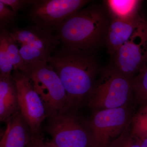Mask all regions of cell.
Wrapping results in <instances>:
<instances>
[{
	"label": "cell",
	"mask_w": 147,
	"mask_h": 147,
	"mask_svg": "<svg viewBox=\"0 0 147 147\" xmlns=\"http://www.w3.org/2000/svg\"><path fill=\"white\" fill-rule=\"evenodd\" d=\"M5 77H6V76H3L2 75H0V82H1V80L3 79Z\"/></svg>",
	"instance_id": "484cf974"
},
{
	"label": "cell",
	"mask_w": 147,
	"mask_h": 147,
	"mask_svg": "<svg viewBox=\"0 0 147 147\" xmlns=\"http://www.w3.org/2000/svg\"><path fill=\"white\" fill-rule=\"evenodd\" d=\"M130 128L131 134L140 140L147 139V103L141 105L132 116Z\"/></svg>",
	"instance_id": "2e32d148"
},
{
	"label": "cell",
	"mask_w": 147,
	"mask_h": 147,
	"mask_svg": "<svg viewBox=\"0 0 147 147\" xmlns=\"http://www.w3.org/2000/svg\"><path fill=\"white\" fill-rule=\"evenodd\" d=\"M141 140V147H147V139Z\"/></svg>",
	"instance_id": "cb8c5ba5"
},
{
	"label": "cell",
	"mask_w": 147,
	"mask_h": 147,
	"mask_svg": "<svg viewBox=\"0 0 147 147\" xmlns=\"http://www.w3.org/2000/svg\"><path fill=\"white\" fill-rule=\"evenodd\" d=\"M110 19L128 20L138 16L140 1L135 0H109L106 1Z\"/></svg>",
	"instance_id": "5bb4252c"
},
{
	"label": "cell",
	"mask_w": 147,
	"mask_h": 147,
	"mask_svg": "<svg viewBox=\"0 0 147 147\" xmlns=\"http://www.w3.org/2000/svg\"><path fill=\"white\" fill-rule=\"evenodd\" d=\"M132 80L112 66L104 69L89 94L88 106L96 110L129 106L133 99Z\"/></svg>",
	"instance_id": "3957f363"
},
{
	"label": "cell",
	"mask_w": 147,
	"mask_h": 147,
	"mask_svg": "<svg viewBox=\"0 0 147 147\" xmlns=\"http://www.w3.org/2000/svg\"><path fill=\"white\" fill-rule=\"evenodd\" d=\"M28 76L46 109L47 117L64 110L67 96L59 77L48 62L26 64L20 70Z\"/></svg>",
	"instance_id": "277c9868"
},
{
	"label": "cell",
	"mask_w": 147,
	"mask_h": 147,
	"mask_svg": "<svg viewBox=\"0 0 147 147\" xmlns=\"http://www.w3.org/2000/svg\"><path fill=\"white\" fill-rule=\"evenodd\" d=\"M17 90L12 75L0 82V122L7 123L19 112Z\"/></svg>",
	"instance_id": "4fadbf2b"
},
{
	"label": "cell",
	"mask_w": 147,
	"mask_h": 147,
	"mask_svg": "<svg viewBox=\"0 0 147 147\" xmlns=\"http://www.w3.org/2000/svg\"><path fill=\"white\" fill-rule=\"evenodd\" d=\"M1 1L6 6L10 7L12 10L15 13L26 6L31 5L33 2V1L22 0H1Z\"/></svg>",
	"instance_id": "ffe728a7"
},
{
	"label": "cell",
	"mask_w": 147,
	"mask_h": 147,
	"mask_svg": "<svg viewBox=\"0 0 147 147\" xmlns=\"http://www.w3.org/2000/svg\"><path fill=\"white\" fill-rule=\"evenodd\" d=\"M14 70L9 59L6 49L4 32L0 33V75L7 76L11 75Z\"/></svg>",
	"instance_id": "d6986e66"
},
{
	"label": "cell",
	"mask_w": 147,
	"mask_h": 147,
	"mask_svg": "<svg viewBox=\"0 0 147 147\" xmlns=\"http://www.w3.org/2000/svg\"><path fill=\"white\" fill-rule=\"evenodd\" d=\"M129 106L96 110L88 123L90 147H107L119 137L132 117Z\"/></svg>",
	"instance_id": "52a82bcc"
},
{
	"label": "cell",
	"mask_w": 147,
	"mask_h": 147,
	"mask_svg": "<svg viewBox=\"0 0 147 147\" xmlns=\"http://www.w3.org/2000/svg\"><path fill=\"white\" fill-rule=\"evenodd\" d=\"M4 37L7 53L13 69L14 70H21L25 64L20 55L18 46L10 34L4 32Z\"/></svg>",
	"instance_id": "e0dca14e"
},
{
	"label": "cell",
	"mask_w": 147,
	"mask_h": 147,
	"mask_svg": "<svg viewBox=\"0 0 147 147\" xmlns=\"http://www.w3.org/2000/svg\"><path fill=\"white\" fill-rule=\"evenodd\" d=\"M132 96L136 105L147 103V61L139 73L132 79Z\"/></svg>",
	"instance_id": "9a60e30c"
},
{
	"label": "cell",
	"mask_w": 147,
	"mask_h": 147,
	"mask_svg": "<svg viewBox=\"0 0 147 147\" xmlns=\"http://www.w3.org/2000/svg\"><path fill=\"white\" fill-rule=\"evenodd\" d=\"M59 77L67 96L65 109L80 108L92 88L98 64L90 53L63 47L58 49L48 61Z\"/></svg>",
	"instance_id": "6da1fadb"
},
{
	"label": "cell",
	"mask_w": 147,
	"mask_h": 147,
	"mask_svg": "<svg viewBox=\"0 0 147 147\" xmlns=\"http://www.w3.org/2000/svg\"><path fill=\"white\" fill-rule=\"evenodd\" d=\"M42 147H56L54 145L51 143L50 142H43V144H42Z\"/></svg>",
	"instance_id": "603a6c76"
},
{
	"label": "cell",
	"mask_w": 147,
	"mask_h": 147,
	"mask_svg": "<svg viewBox=\"0 0 147 147\" xmlns=\"http://www.w3.org/2000/svg\"><path fill=\"white\" fill-rule=\"evenodd\" d=\"M130 122L131 121L121 134L107 147H141V140L131 134Z\"/></svg>",
	"instance_id": "ac0fdd59"
},
{
	"label": "cell",
	"mask_w": 147,
	"mask_h": 147,
	"mask_svg": "<svg viewBox=\"0 0 147 147\" xmlns=\"http://www.w3.org/2000/svg\"><path fill=\"white\" fill-rule=\"evenodd\" d=\"M16 13L7 8L0 0V21L9 20L14 17Z\"/></svg>",
	"instance_id": "44dd1931"
},
{
	"label": "cell",
	"mask_w": 147,
	"mask_h": 147,
	"mask_svg": "<svg viewBox=\"0 0 147 147\" xmlns=\"http://www.w3.org/2000/svg\"><path fill=\"white\" fill-rule=\"evenodd\" d=\"M68 110L47 116V130L56 147H90L88 123Z\"/></svg>",
	"instance_id": "5b68a950"
},
{
	"label": "cell",
	"mask_w": 147,
	"mask_h": 147,
	"mask_svg": "<svg viewBox=\"0 0 147 147\" xmlns=\"http://www.w3.org/2000/svg\"><path fill=\"white\" fill-rule=\"evenodd\" d=\"M0 147H26L34 137L20 111L6 123Z\"/></svg>",
	"instance_id": "7c38bea8"
},
{
	"label": "cell",
	"mask_w": 147,
	"mask_h": 147,
	"mask_svg": "<svg viewBox=\"0 0 147 147\" xmlns=\"http://www.w3.org/2000/svg\"><path fill=\"white\" fill-rule=\"evenodd\" d=\"M19 110L34 136L39 135L40 128L47 118L45 105L26 75L20 70H14Z\"/></svg>",
	"instance_id": "9c48e42d"
},
{
	"label": "cell",
	"mask_w": 147,
	"mask_h": 147,
	"mask_svg": "<svg viewBox=\"0 0 147 147\" xmlns=\"http://www.w3.org/2000/svg\"><path fill=\"white\" fill-rule=\"evenodd\" d=\"M4 131H3L2 129H0V141H1V139L2 137Z\"/></svg>",
	"instance_id": "d4e9b609"
},
{
	"label": "cell",
	"mask_w": 147,
	"mask_h": 147,
	"mask_svg": "<svg viewBox=\"0 0 147 147\" xmlns=\"http://www.w3.org/2000/svg\"><path fill=\"white\" fill-rule=\"evenodd\" d=\"M43 142L42 136L39 134L33 137L26 147H42Z\"/></svg>",
	"instance_id": "7402d4cb"
},
{
	"label": "cell",
	"mask_w": 147,
	"mask_h": 147,
	"mask_svg": "<svg viewBox=\"0 0 147 147\" xmlns=\"http://www.w3.org/2000/svg\"><path fill=\"white\" fill-rule=\"evenodd\" d=\"M145 24L139 15L128 20L110 19L105 43L109 55L112 56Z\"/></svg>",
	"instance_id": "8fae6325"
},
{
	"label": "cell",
	"mask_w": 147,
	"mask_h": 147,
	"mask_svg": "<svg viewBox=\"0 0 147 147\" xmlns=\"http://www.w3.org/2000/svg\"><path fill=\"white\" fill-rule=\"evenodd\" d=\"M111 57V66L127 78L133 79L147 61L146 24L140 27Z\"/></svg>",
	"instance_id": "ba28073f"
},
{
	"label": "cell",
	"mask_w": 147,
	"mask_h": 147,
	"mask_svg": "<svg viewBox=\"0 0 147 147\" xmlns=\"http://www.w3.org/2000/svg\"><path fill=\"white\" fill-rule=\"evenodd\" d=\"M110 19L108 12L97 5H90L65 19L57 28L63 47L90 53L105 44Z\"/></svg>",
	"instance_id": "7a4b0ae2"
},
{
	"label": "cell",
	"mask_w": 147,
	"mask_h": 147,
	"mask_svg": "<svg viewBox=\"0 0 147 147\" xmlns=\"http://www.w3.org/2000/svg\"><path fill=\"white\" fill-rule=\"evenodd\" d=\"M10 34L25 65L36 61L48 62L61 44L52 30L35 25L16 30Z\"/></svg>",
	"instance_id": "8992f818"
},
{
	"label": "cell",
	"mask_w": 147,
	"mask_h": 147,
	"mask_svg": "<svg viewBox=\"0 0 147 147\" xmlns=\"http://www.w3.org/2000/svg\"><path fill=\"white\" fill-rule=\"evenodd\" d=\"M89 2L86 0L34 1L29 17L35 26L52 30Z\"/></svg>",
	"instance_id": "30bf717a"
}]
</instances>
